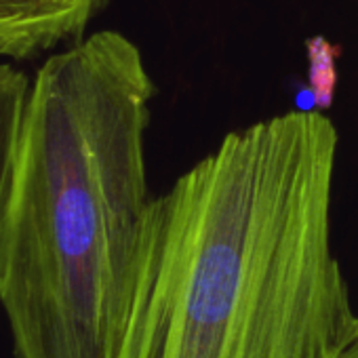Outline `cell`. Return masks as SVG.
<instances>
[{"instance_id":"cell-1","label":"cell","mask_w":358,"mask_h":358,"mask_svg":"<svg viewBox=\"0 0 358 358\" xmlns=\"http://www.w3.org/2000/svg\"><path fill=\"white\" fill-rule=\"evenodd\" d=\"M337 148L322 112H285L154 196L120 358H335L356 341L331 241Z\"/></svg>"},{"instance_id":"cell-2","label":"cell","mask_w":358,"mask_h":358,"mask_svg":"<svg viewBox=\"0 0 358 358\" xmlns=\"http://www.w3.org/2000/svg\"><path fill=\"white\" fill-rule=\"evenodd\" d=\"M156 85L139 47L97 30L32 74L0 234V306L17 358H120L152 205Z\"/></svg>"},{"instance_id":"cell-3","label":"cell","mask_w":358,"mask_h":358,"mask_svg":"<svg viewBox=\"0 0 358 358\" xmlns=\"http://www.w3.org/2000/svg\"><path fill=\"white\" fill-rule=\"evenodd\" d=\"M110 0H0V59L26 64L83 38Z\"/></svg>"},{"instance_id":"cell-4","label":"cell","mask_w":358,"mask_h":358,"mask_svg":"<svg viewBox=\"0 0 358 358\" xmlns=\"http://www.w3.org/2000/svg\"><path fill=\"white\" fill-rule=\"evenodd\" d=\"M32 74L15 62L0 59V234H3L7 205L17 160V145L24 124L26 101Z\"/></svg>"},{"instance_id":"cell-5","label":"cell","mask_w":358,"mask_h":358,"mask_svg":"<svg viewBox=\"0 0 358 358\" xmlns=\"http://www.w3.org/2000/svg\"><path fill=\"white\" fill-rule=\"evenodd\" d=\"M308 57H310V91L314 95L316 106L329 108L335 83H337V51L324 38H312L308 43Z\"/></svg>"},{"instance_id":"cell-6","label":"cell","mask_w":358,"mask_h":358,"mask_svg":"<svg viewBox=\"0 0 358 358\" xmlns=\"http://www.w3.org/2000/svg\"><path fill=\"white\" fill-rule=\"evenodd\" d=\"M335 358H358V337H356V341H352L348 348H343Z\"/></svg>"}]
</instances>
